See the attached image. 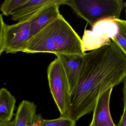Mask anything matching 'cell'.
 I'll use <instances>...</instances> for the list:
<instances>
[{
  "instance_id": "1",
  "label": "cell",
  "mask_w": 126,
  "mask_h": 126,
  "mask_svg": "<svg viewBox=\"0 0 126 126\" xmlns=\"http://www.w3.org/2000/svg\"><path fill=\"white\" fill-rule=\"evenodd\" d=\"M126 79V56L112 42L84 55L77 84L70 95L69 116L76 122L93 111L100 96Z\"/></svg>"
},
{
  "instance_id": "2",
  "label": "cell",
  "mask_w": 126,
  "mask_h": 126,
  "mask_svg": "<svg viewBox=\"0 0 126 126\" xmlns=\"http://www.w3.org/2000/svg\"><path fill=\"white\" fill-rule=\"evenodd\" d=\"M23 52L56 56L85 53L82 49L81 39L62 15L30 38Z\"/></svg>"
},
{
  "instance_id": "3",
  "label": "cell",
  "mask_w": 126,
  "mask_h": 126,
  "mask_svg": "<svg viewBox=\"0 0 126 126\" xmlns=\"http://www.w3.org/2000/svg\"><path fill=\"white\" fill-rule=\"evenodd\" d=\"M124 3L122 0H67L66 5L92 28L103 20L120 19Z\"/></svg>"
},
{
  "instance_id": "4",
  "label": "cell",
  "mask_w": 126,
  "mask_h": 126,
  "mask_svg": "<svg viewBox=\"0 0 126 126\" xmlns=\"http://www.w3.org/2000/svg\"><path fill=\"white\" fill-rule=\"evenodd\" d=\"M47 75L50 91L60 116H69L70 106L69 84L62 64L57 57L48 65Z\"/></svg>"
},
{
  "instance_id": "5",
  "label": "cell",
  "mask_w": 126,
  "mask_h": 126,
  "mask_svg": "<svg viewBox=\"0 0 126 126\" xmlns=\"http://www.w3.org/2000/svg\"><path fill=\"white\" fill-rule=\"evenodd\" d=\"M0 55L4 52L7 54L23 52L31 38L30 21L8 25L0 14Z\"/></svg>"
},
{
  "instance_id": "6",
  "label": "cell",
  "mask_w": 126,
  "mask_h": 126,
  "mask_svg": "<svg viewBox=\"0 0 126 126\" xmlns=\"http://www.w3.org/2000/svg\"><path fill=\"white\" fill-rule=\"evenodd\" d=\"M118 31V27L114 19H107L96 23L91 30H85L81 39L82 51H91L109 45Z\"/></svg>"
},
{
  "instance_id": "7",
  "label": "cell",
  "mask_w": 126,
  "mask_h": 126,
  "mask_svg": "<svg viewBox=\"0 0 126 126\" xmlns=\"http://www.w3.org/2000/svg\"><path fill=\"white\" fill-rule=\"evenodd\" d=\"M66 2L67 0H59L57 2L47 6L29 19L31 38L61 15L60 6L66 5Z\"/></svg>"
},
{
  "instance_id": "8",
  "label": "cell",
  "mask_w": 126,
  "mask_h": 126,
  "mask_svg": "<svg viewBox=\"0 0 126 126\" xmlns=\"http://www.w3.org/2000/svg\"><path fill=\"white\" fill-rule=\"evenodd\" d=\"M83 55L59 54L56 55L62 64L68 81L69 93L71 95L81 74L84 62Z\"/></svg>"
},
{
  "instance_id": "9",
  "label": "cell",
  "mask_w": 126,
  "mask_h": 126,
  "mask_svg": "<svg viewBox=\"0 0 126 126\" xmlns=\"http://www.w3.org/2000/svg\"><path fill=\"white\" fill-rule=\"evenodd\" d=\"M113 88H109L100 96L93 110V118L89 126H116L110 110V101Z\"/></svg>"
},
{
  "instance_id": "10",
  "label": "cell",
  "mask_w": 126,
  "mask_h": 126,
  "mask_svg": "<svg viewBox=\"0 0 126 126\" xmlns=\"http://www.w3.org/2000/svg\"><path fill=\"white\" fill-rule=\"evenodd\" d=\"M59 0H26L12 15V19L18 22L29 21L43 9Z\"/></svg>"
},
{
  "instance_id": "11",
  "label": "cell",
  "mask_w": 126,
  "mask_h": 126,
  "mask_svg": "<svg viewBox=\"0 0 126 126\" xmlns=\"http://www.w3.org/2000/svg\"><path fill=\"white\" fill-rule=\"evenodd\" d=\"M36 105L34 102L23 100L16 113L15 126H28L33 124L36 116Z\"/></svg>"
},
{
  "instance_id": "12",
  "label": "cell",
  "mask_w": 126,
  "mask_h": 126,
  "mask_svg": "<svg viewBox=\"0 0 126 126\" xmlns=\"http://www.w3.org/2000/svg\"><path fill=\"white\" fill-rule=\"evenodd\" d=\"M15 97L6 88L0 90V123L11 121L16 105Z\"/></svg>"
},
{
  "instance_id": "13",
  "label": "cell",
  "mask_w": 126,
  "mask_h": 126,
  "mask_svg": "<svg viewBox=\"0 0 126 126\" xmlns=\"http://www.w3.org/2000/svg\"><path fill=\"white\" fill-rule=\"evenodd\" d=\"M118 25V31L117 34L111 39L126 56V20L115 19Z\"/></svg>"
},
{
  "instance_id": "14",
  "label": "cell",
  "mask_w": 126,
  "mask_h": 126,
  "mask_svg": "<svg viewBox=\"0 0 126 126\" xmlns=\"http://www.w3.org/2000/svg\"><path fill=\"white\" fill-rule=\"evenodd\" d=\"M76 122L70 116H60L53 119H43L42 126H76Z\"/></svg>"
},
{
  "instance_id": "15",
  "label": "cell",
  "mask_w": 126,
  "mask_h": 126,
  "mask_svg": "<svg viewBox=\"0 0 126 126\" xmlns=\"http://www.w3.org/2000/svg\"><path fill=\"white\" fill-rule=\"evenodd\" d=\"M26 0H5L1 4L0 11L5 16L12 15L14 12Z\"/></svg>"
},
{
  "instance_id": "16",
  "label": "cell",
  "mask_w": 126,
  "mask_h": 126,
  "mask_svg": "<svg viewBox=\"0 0 126 126\" xmlns=\"http://www.w3.org/2000/svg\"><path fill=\"white\" fill-rule=\"evenodd\" d=\"M116 126H126V106L124 105V111Z\"/></svg>"
},
{
  "instance_id": "17",
  "label": "cell",
  "mask_w": 126,
  "mask_h": 126,
  "mask_svg": "<svg viewBox=\"0 0 126 126\" xmlns=\"http://www.w3.org/2000/svg\"><path fill=\"white\" fill-rule=\"evenodd\" d=\"M123 101L124 105L126 106V79L124 81L123 88Z\"/></svg>"
},
{
  "instance_id": "18",
  "label": "cell",
  "mask_w": 126,
  "mask_h": 126,
  "mask_svg": "<svg viewBox=\"0 0 126 126\" xmlns=\"http://www.w3.org/2000/svg\"><path fill=\"white\" fill-rule=\"evenodd\" d=\"M0 126H15L14 120L8 122H0Z\"/></svg>"
},
{
  "instance_id": "19",
  "label": "cell",
  "mask_w": 126,
  "mask_h": 126,
  "mask_svg": "<svg viewBox=\"0 0 126 126\" xmlns=\"http://www.w3.org/2000/svg\"><path fill=\"white\" fill-rule=\"evenodd\" d=\"M124 8H125V14H126V2H125L124 3Z\"/></svg>"
}]
</instances>
